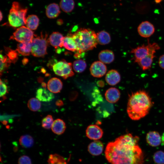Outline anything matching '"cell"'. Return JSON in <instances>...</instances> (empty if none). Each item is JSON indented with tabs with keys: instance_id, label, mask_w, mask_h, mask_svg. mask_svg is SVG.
<instances>
[{
	"instance_id": "2e32d148",
	"label": "cell",
	"mask_w": 164,
	"mask_h": 164,
	"mask_svg": "<svg viewBox=\"0 0 164 164\" xmlns=\"http://www.w3.org/2000/svg\"><path fill=\"white\" fill-rule=\"evenodd\" d=\"M106 100L111 103H114L119 100L120 93L119 90L115 87H111L108 89L105 94Z\"/></svg>"
},
{
	"instance_id": "484cf974",
	"label": "cell",
	"mask_w": 164,
	"mask_h": 164,
	"mask_svg": "<svg viewBox=\"0 0 164 164\" xmlns=\"http://www.w3.org/2000/svg\"><path fill=\"white\" fill-rule=\"evenodd\" d=\"M97 42L101 45H105L109 43L111 37L109 34L104 31H101L97 34Z\"/></svg>"
},
{
	"instance_id": "44dd1931",
	"label": "cell",
	"mask_w": 164,
	"mask_h": 164,
	"mask_svg": "<svg viewBox=\"0 0 164 164\" xmlns=\"http://www.w3.org/2000/svg\"><path fill=\"white\" fill-rule=\"evenodd\" d=\"M60 13L59 6L55 3L49 4L46 9V16L50 19H54L56 18L59 16Z\"/></svg>"
},
{
	"instance_id": "f546056e",
	"label": "cell",
	"mask_w": 164,
	"mask_h": 164,
	"mask_svg": "<svg viewBox=\"0 0 164 164\" xmlns=\"http://www.w3.org/2000/svg\"><path fill=\"white\" fill-rule=\"evenodd\" d=\"M27 106L31 111H38L41 108V104L39 101L37 99L32 98L28 101Z\"/></svg>"
},
{
	"instance_id": "e0dca14e",
	"label": "cell",
	"mask_w": 164,
	"mask_h": 164,
	"mask_svg": "<svg viewBox=\"0 0 164 164\" xmlns=\"http://www.w3.org/2000/svg\"><path fill=\"white\" fill-rule=\"evenodd\" d=\"M48 90L54 93L60 92L63 87V83L61 81L56 77H53L50 79L47 84Z\"/></svg>"
},
{
	"instance_id": "d6986e66",
	"label": "cell",
	"mask_w": 164,
	"mask_h": 164,
	"mask_svg": "<svg viewBox=\"0 0 164 164\" xmlns=\"http://www.w3.org/2000/svg\"><path fill=\"white\" fill-rule=\"evenodd\" d=\"M121 76L118 72L115 70H111L108 71L105 76L107 83L110 85H115L120 81Z\"/></svg>"
},
{
	"instance_id": "4fadbf2b",
	"label": "cell",
	"mask_w": 164,
	"mask_h": 164,
	"mask_svg": "<svg viewBox=\"0 0 164 164\" xmlns=\"http://www.w3.org/2000/svg\"><path fill=\"white\" fill-rule=\"evenodd\" d=\"M146 138L147 143L152 147L157 146L162 142L161 136L158 132L155 131L148 132Z\"/></svg>"
},
{
	"instance_id": "4dcf8cb0",
	"label": "cell",
	"mask_w": 164,
	"mask_h": 164,
	"mask_svg": "<svg viewBox=\"0 0 164 164\" xmlns=\"http://www.w3.org/2000/svg\"><path fill=\"white\" fill-rule=\"evenodd\" d=\"M12 63L7 56H3L1 53L0 54V75L7 69L10 66Z\"/></svg>"
},
{
	"instance_id": "9a60e30c",
	"label": "cell",
	"mask_w": 164,
	"mask_h": 164,
	"mask_svg": "<svg viewBox=\"0 0 164 164\" xmlns=\"http://www.w3.org/2000/svg\"><path fill=\"white\" fill-rule=\"evenodd\" d=\"M64 37L63 35L58 32H54L50 36L48 42L55 49L63 46Z\"/></svg>"
},
{
	"instance_id": "30bf717a",
	"label": "cell",
	"mask_w": 164,
	"mask_h": 164,
	"mask_svg": "<svg viewBox=\"0 0 164 164\" xmlns=\"http://www.w3.org/2000/svg\"><path fill=\"white\" fill-rule=\"evenodd\" d=\"M154 25L148 21H144L141 23L137 28L139 35L144 38H149L152 36L155 32Z\"/></svg>"
},
{
	"instance_id": "60d3db41",
	"label": "cell",
	"mask_w": 164,
	"mask_h": 164,
	"mask_svg": "<svg viewBox=\"0 0 164 164\" xmlns=\"http://www.w3.org/2000/svg\"><path fill=\"white\" fill-rule=\"evenodd\" d=\"M41 85L43 88H46V84L44 82H42L41 84Z\"/></svg>"
},
{
	"instance_id": "5b68a950",
	"label": "cell",
	"mask_w": 164,
	"mask_h": 164,
	"mask_svg": "<svg viewBox=\"0 0 164 164\" xmlns=\"http://www.w3.org/2000/svg\"><path fill=\"white\" fill-rule=\"evenodd\" d=\"M46 33H41L40 36L34 37L31 42V53L34 56L43 57L47 54V48L48 40Z\"/></svg>"
},
{
	"instance_id": "b9f144b4",
	"label": "cell",
	"mask_w": 164,
	"mask_h": 164,
	"mask_svg": "<svg viewBox=\"0 0 164 164\" xmlns=\"http://www.w3.org/2000/svg\"><path fill=\"white\" fill-rule=\"evenodd\" d=\"M63 23V21L61 19H59L57 21V23L58 25H61Z\"/></svg>"
},
{
	"instance_id": "d6a6232c",
	"label": "cell",
	"mask_w": 164,
	"mask_h": 164,
	"mask_svg": "<svg viewBox=\"0 0 164 164\" xmlns=\"http://www.w3.org/2000/svg\"><path fill=\"white\" fill-rule=\"evenodd\" d=\"M153 159L156 164H164V152L162 151L156 152L153 155Z\"/></svg>"
},
{
	"instance_id": "7c38bea8",
	"label": "cell",
	"mask_w": 164,
	"mask_h": 164,
	"mask_svg": "<svg viewBox=\"0 0 164 164\" xmlns=\"http://www.w3.org/2000/svg\"><path fill=\"white\" fill-rule=\"evenodd\" d=\"M86 133V136L90 139L97 140L102 138L103 132L98 126L91 125L87 127Z\"/></svg>"
},
{
	"instance_id": "d4e9b609",
	"label": "cell",
	"mask_w": 164,
	"mask_h": 164,
	"mask_svg": "<svg viewBox=\"0 0 164 164\" xmlns=\"http://www.w3.org/2000/svg\"><path fill=\"white\" fill-rule=\"evenodd\" d=\"M63 46L66 49L72 51H77V50L76 42L70 35L64 37Z\"/></svg>"
},
{
	"instance_id": "603a6c76",
	"label": "cell",
	"mask_w": 164,
	"mask_h": 164,
	"mask_svg": "<svg viewBox=\"0 0 164 164\" xmlns=\"http://www.w3.org/2000/svg\"><path fill=\"white\" fill-rule=\"evenodd\" d=\"M31 42L20 43L17 44L16 50L18 53L24 56H28L31 53Z\"/></svg>"
},
{
	"instance_id": "4316f807",
	"label": "cell",
	"mask_w": 164,
	"mask_h": 164,
	"mask_svg": "<svg viewBox=\"0 0 164 164\" xmlns=\"http://www.w3.org/2000/svg\"><path fill=\"white\" fill-rule=\"evenodd\" d=\"M19 142L22 147L28 148L33 146L34 141L32 136L29 135H26L21 136L19 139Z\"/></svg>"
},
{
	"instance_id": "6da1fadb",
	"label": "cell",
	"mask_w": 164,
	"mask_h": 164,
	"mask_svg": "<svg viewBox=\"0 0 164 164\" xmlns=\"http://www.w3.org/2000/svg\"><path fill=\"white\" fill-rule=\"evenodd\" d=\"M139 140L138 137L128 133L109 142L105 151L106 159L111 164H144Z\"/></svg>"
},
{
	"instance_id": "ba28073f",
	"label": "cell",
	"mask_w": 164,
	"mask_h": 164,
	"mask_svg": "<svg viewBox=\"0 0 164 164\" xmlns=\"http://www.w3.org/2000/svg\"><path fill=\"white\" fill-rule=\"evenodd\" d=\"M155 43H150L148 41L146 45L143 44L135 48L132 49L130 53L134 54V62L137 63L138 61L146 56L153 47Z\"/></svg>"
},
{
	"instance_id": "3957f363",
	"label": "cell",
	"mask_w": 164,
	"mask_h": 164,
	"mask_svg": "<svg viewBox=\"0 0 164 164\" xmlns=\"http://www.w3.org/2000/svg\"><path fill=\"white\" fill-rule=\"evenodd\" d=\"M77 46V52L81 54L96 47L98 43L97 34L89 29L81 28L70 34Z\"/></svg>"
},
{
	"instance_id": "d590c367",
	"label": "cell",
	"mask_w": 164,
	"mask_h": 164,
	"mask_svg": "<svg viewBox=\"0 0 164 164\" xmlns=\"http://www.w3.org/2000/svg\"><path fill=\"white\" fill-rule=\"evenodd\" d=\"M0 96L1 97H4L6 94L7 93L8 88L7 86L1 79H0Z\"/></svg>"
},
{
	"instance_id": "7a4b0ae2",
	"label": "cell",
	"mask_w": 164,
	"mask_h": 164,
	"mask_svg": "<svg viewBox=\"0 0 164 164\" xmlns=\"http://www.w3.org/2000/svg\"><path fill=\"white\" fill-rule=\"evenodd\" d=\"M152 106L149 94L144 90H139L129 95L127 112L131 119L137 121L147 115Z\"/></svg>"
},
{
	"instance_id": "83f0119b",
	"label": "cell",
	"mask_w": 164,
	"mask_h": 164,
	"mask_svg": "<svg viewBox=\"0 0 164 164\" xmlns=\"http://www.w3.org/2000/svg\"><path fill=\"white\" fill-rule=\"evenodd\" d=\"M60 7L66 12H70L74 9L75 3L73 0H61Z\"/></svg>"
},
{
	"instance_id": "7402d4cb",
	"label": "cell",
	"mask_w": 164,
	"mask_h": 164,
	"mask_svg": "<svg viewBox=\"0 0 164 164\" xmlns=\"http://www.w3.org/2000/svg\"><path fill=\"white\" fill-rule=\"evenodd\" d=\"M66 128L65 123L62 120L60 119H57L54 120L51 127L53 132L58 135L63 133Z\"/></svg>"
},
{
	"instance_id": "5bb4252c",
	"label": "cell",
	"mask_w": 164,
	"mask_h": 164,
	"mask_svg": "<svg viewBox=\"0 0 164 164\" xmlns=\"http://www.w3.org/2000/svg\"><path fill=\"white\" fill-rule=\"evenodd\" d=\"M36 97L39 101L49 102L52 101L54 97L53 94L46 88L40 87L36 91Z\"/></svg>"
},
{
	"instance_id": "ee69618b",
	"label": "cell",
	"mask_w": 164,
	"mask_h": 164,
	"mask_svg": "<svg viewBox=\"0 0 164 164\" xmlns=\"http://www.w3.org/2000/svg\"><path fill=\"white\" fill-rule=\"evenodd\" d=\"M43 79H42V78H39V79H38V81L39 82H42L43 80Z\"/></svg>"
},
{
	"instance_id": "1f68e13d",
	"label": "cell",
	"mask_w": 164,
	"mask_h": 164,
	"mask_svg": "<svg viewBox=\"0 0 164 164\" xmlns=\"http://www.w3.org/2000/svg\"><path fill=\"white\" fill-rule=\"evenodd\" d=\"M6 54L8 58L12 63H15L18 59V53L16 50L11 49L9 47H5Z\"/></svg>"
},
{
	"instance_id": "52a82bcc",
	"label": "cell",
	"mask_w": 164,
	"mask_h": 164,
	"mask_svg": "<svg viewBox=\"0 0 164 164\" xmlns=\"http://www.w3.org/2000/svg\"><path fill=\"white\" fill-rule=\"evenodd\" d=\"M33 32L27 27L22 26L17 29L10 38L19 43L32 42L34 37Z\"/></svg>"
},
{
	"instance_id": "e575fe53",
	"label": "cell",
	"mask_w": 164,
	"mask_h": 164,
	"mask_svg": "<svg viewBox=\"0 0 164 164\" xmlns=\"http://www.w3.org/2000/svg\"><path fill=\"white\" fill-rule=\"evenodd\" d=\"M18 164H32L30 158L28 156L23 155L19 158L18 160Z\"/></svg>"
},
{
	"instance_id": "8992f818",
	"label": "cell",
	"mask_w": 164,
	"mask_h": 164,
	"mask_svg": "<svg viewBox=\"0 0 164 164\" xmlns=\"http://www.w3.org/2000/svg\"><path fill=\"white\" fill-rule=\"evenodd\" d=\"M72 65L71 63L63 60L56 62L53 65L52 68L55 74L66 79L74 75Z\"/></svg>"
},
{
	"instance_id": "f1b7e54d",
	"label": "cell",
	"mask_w": 164,
	"mask_h": 164,
	"mask_svg": "<svg viewBox=\"0 0 164 164\" xmlns=\"http://www.w3.org/2000/svg\"><path fill=\"white\" fill-rule=\"evenodd\" d=\"M73 67L74 70L76 72L80 73L85 70L87 64L85 61L83 60H77L73 62Z\"/></svg>"
},
{
	"instance_id": "ac0fdd59",
	"label": "cell",
	"mask_w": 164,
	"mask_h": 164,
	"mask_svg": "<svg viewBox=\"0 0 164 164\" xmlns=\"http://www.w3.org/2000/svg\"><path fill=\"white\" fill-rule=\"evenodd\" d=\"M104 149V145L100 141L96 140L91 143L88 146V151L90 154L94 156L101 154Z\"/></svg>"
},
{
	"instance_id": "cb8c5ba5",
	"label": "cell",
	"mask_w": 164,
	"mask_h": 164,
	"mask_svg": "<svg viewBox=\"0 0 164 164\" xmlns=\"http://www.w3.org/2000/svg\"><path fill=\"white\" fill-rule=\"evenodd\" d=\"M39 19L35 15H29L26 19V25L28 28L31 30H36L39 24Z\"/></svg>"
},
{
	"instance_id": "ffe728a7",
	"label": "cell",
	"mask_w": 164,
	"mask_h": 164,
	"mask_svg": "<svg viewBox=\"0 0 164 164\" xmlns=\"http://www.w3.org/2000/svg\"><path fill=\"white\" fill-rule=\"evenodd\" d=\"M98 58L100 61L103 63L109 64L114 60V56L112 51L108 50H104L99 53Z\"/></svg>"
},
{
	"instance_id": "7bdbcfd3",
	"label": "cell",
	"mask_w": 164,
	"mask_h": 164,
	"mask_svg": "<svg viewBox=\"0 0 164 164\" xmlns=\"http://www.w3.org/2000/svg\"><path fill=\"white\" fill-rule=\"evenodd\" d=\"M0 21H1L2 19V18H3V15H2V14L1 12V11H0Z\"/></svg>"
},
{
	"instance_id": "ab89813d",
	"label": "cell",
	"mask_w": 164,
	"mask_h": 164,
	"mask_svg": "<svg viewBox=\"0 0 164 164\" xmlns=\"http://www.w3.org/2000/svg\"><path fill=\"white\" fill-rule=\"evenodd\" d=\"M161 140L162 144L164 145V132L163 133L161 136Z\"/></svg>"
},
{
	"instance_id": "8fae6325",
	"label": "cell",
	"mask_w": 164,
	"mask_h": 164,
	"mask_svg": "<svg viewBox=\"0 0 164 164\" xmlns=\"http://www.w3.org/2000/svg\"><path fill=\"white\" fill-rule=\"evenodd\" d=\"M91 75L96 77H101L106 73L107 68L104 63L100 61H96L93 63L90 69Z\"/></svg>"
},
{
	"instance_id": "74e56055",
	"label": "cell",
	"mask_w": 164,
	"mask_h": 164,
	"mask_svg": "<svg viewBox=\"0 0 164 164\" xmlns=\"http://www.w3.org/2000/svg\"><path fill=\"white\" fill-rule=\"evenodd\" d=\"M56 104L57 106L60 107L63 105V103L61 100H58L56 102Z\"/></svg>"
},
{
	"instance_id": "277c9868",
	"label": "cell",
	"mask_w": 164,
	"mask_h": 164,
	"mask_svg": "<svg viewBox=\"0 0 164 164\" xmlns=\"http://www.w3.org/2000/svg\"><path fill=\"white\" fill-rule=\"evenodd\" d=\"M27 11V9L22 7L18 2H13L8 16L9 25L16 28L26 24V16Z\"/></svg>"
},
{
	"instance_id": "8d00e7d4",
	"label": "cell",
	"mask_w": 164,
	"mask_h": 164,
	"mask_svg": "<svg viewBox=\"0 0 164 164\" xmlns=\"http://www.w3.org/2000/svg\"><path fill=\"white\" fill-rule=\"evenodd\" d=\"M158 64L160 68L164 69V54L161 55L159 57Z\"/></svg>"
},
{
	"instance_id": "836d02e7",
	"label": "cell",
	"mask_w": 164,
	"mask_h": 164,
	"mask_svg": "<svg viewBox=\"0 0 164 164\" xmlns=\"http://www.w3.org/2000/svg\"><path fill=\"white\" fill-rule=\"evenodd\" d=\"M53 119L52 116L48 115L42 120V126L46 129H49L52 127L53 123Z\"/></svg>"
},
{
	"instance_id": "f35d334b",
	"label": "cell",
	"mask_w": 164,
	"mask_h": 164,
	"mask_svg": "<svg viewBox=\"0 0 164 164\" xmlns=\"http://www.w3.org/2000/svg\"><path fill=\"white\" fill-rule=\"evenodd\" d=\"M29 61V60L26 58H24L22 60V63L24 65L26 64Z\"/></svg>"
},
{
	"instance_id": "9c48e42d",
	"label": "cell",
	"mask_w": 164,
	"mask_h": 164,
	"mask_svg": "<svg viewBox=\"0 0 164 164\" xmlns=\"http://www.w3.org/2000/svg\"><path fill=\"white\" fill-rule=\"evenodd\" d=\"M160 49V47L156 43L149 53L145 57L137 63L143 70L149 69L151 67L153 60L156 56L155 54L157 50Z\"/></svg>"
}]
</instances>
